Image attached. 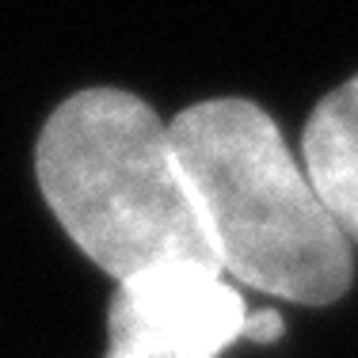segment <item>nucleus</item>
Here are the masks:
<instances>
[{"label": "nucleus", "instance_id": "f257e3e1", "mask_svg": "<svg viewBox=\"0 0 358 358\" xmlns=\"http://www.w3.org/2000/svg\"><path fill=\"white\" fill-rule=\"evenodd\" d=\"M221 275L297 305H331L355 275L275 118L248 99H206L168 122Z\"/></svg>", "mask_w": 358, "mask_h": 358}, {"label": "nucleus", "instance_id": "f03ea898", "mask_svg": "<svg viewBox=\"0 0 358 358\" xmlns=\"http://www.w3.org/2000/svg\"><path fill=\"white\" fill-rule=\"evenodd\" d=\"M35 176L73 244L115 282L164 263L217 267L172 130L134 92L65 99L38 134Z\"/></svg>", "mask_w": 358, "mask_h": 358}, {"label": "nucleus", "instance_id": "7ed1b4c3", "mask_svg": "<svg viewBox=\"0 0 358 358\" xmlns=\"http://www.w3.org/2000/svg\"><path fill=\"white\" fill-rule=\"evenodd\" d=\"M248 331V301L206 263L122 278L107 313V358H217Z\"/></svg>", "mask_w": 358, "mask_h": 358}, {"label": "nucleus", "instance_id": "20e7f679", "mask_svg": "<svg viewBox=\"0 0 358 358\" xmlns=\"http://www.w3.org/2000/svg\"><path fill=\"white\" fill-rule=\"evenodd\" d=\"M301 160L336 229L347 241H358V76L328 92L309 115Z\"/></svg>", "mask_w": 358, "mask_h": 358}, {"label": "nucleus", "instance_id": "39448f33", "mask_svg": "<svg viewBox=\"0 0 358 358\" xmlns=\"http://www.w3.org/2000/svg\"><path fill=\"white\" fill-rule=\"evenodd\" d=\"M282 336V317H278L275 309H255L248 313V331H244V339H252V343H271V339Z\"/></svg>", "mask_w": 358, "mask_h": 358}]
</instances>
